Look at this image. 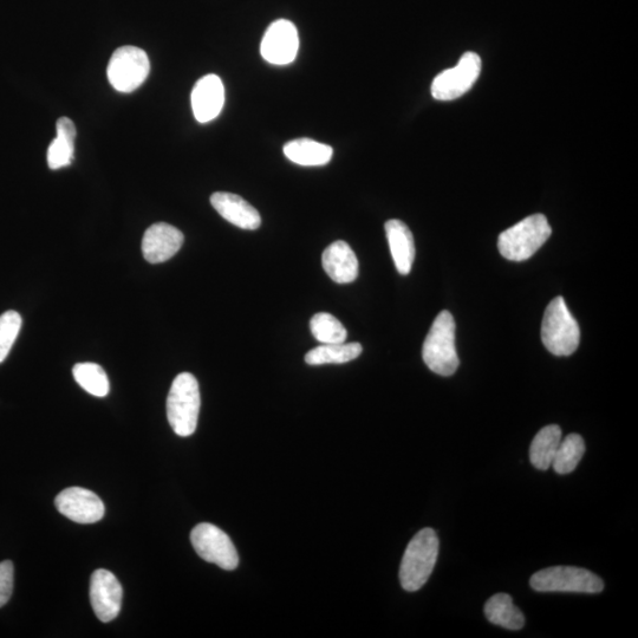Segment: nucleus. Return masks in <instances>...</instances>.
Returning <instances> with one entry per match:
<instances>
[{"instance_id":"obj_12","label":"nucleus","mask_w":638,"mask_h":638,"mask_svg":"<svg viewBox=\"0 0 638 638\" xmlns=\"http://www.w3.org/2000/svg\"><path fill=\"white\" fill-rule=\"evenodd\" d=\"M123 590L117 578L108 570H96L90 581V602L103 623L112 622L121 611Z\"/></svg>"},{"instance_id":"obj_15","label":"nucleus","mask_w":638,"mask_h":638,"mask_svg":"<svg viewBox=\"0 0 638 638\" xmlns=\"http://www.w3.org/2000/svg\"><path fill=\"white\" fill-rule=\"evenodd\" d=\"M211 204L221 217L239 229L253 231L262 224V218L256 208L237 194L214 193Z\"/></svg>"},{"instance_id":"obj_18","label":"nucleus","mask_w":638,"mask_h":638,"mask_svg":"<svg viewBox=\"0 0 638 638\" xmlns=\"http://www.w3.org/2000/svg\"><path fill=\"white\" fill-rule=\"evenodd\" d=\"M57 136L48 149L50 169H61L73 162L76 140V126L68 117H61L56 123Z\"/></svg>"},{"instance_id":"obj_4","label":"nucleus","mask_w":638,"mask_h":638,"mask_svg":"<svg viewBox=\"0 0 638 638\" xmlns=\"http://www.w3.org/2000/svg\"><path fill=\"white\" fill-rule=\"evenodd\" d=\"M551 226L543 214H533L500 234L498 249L512 262L530 259L551 237Z\"/></svg>"},{"instance_id":"obj_19","label":"nucleus","mask_w":638,"mask_h":638,"mask_svg":"<svg viewBox=\"0 0 638 638\" xmlns=\"http://www.w3.org/2000/svg\"><path fill=\"white\" fill-rule=\"evenodd\" d=\"M284 154L295 164L309 167L329 164L334 151L330 146L315 140L297 139L286 143Z\"/></svg>"},{"instance_id":"obj_9","label":"nucleus","mask_w":638,"mask_h":638,"mask_svg":"<svg viewBox=\"0 0 638 638\" xmlns=\"http://www.w3.org/2000/svg\"><path fill=\"white\" fill-rule=\"evenodd\" d=\"M481 73V58L475 52H466L454 68L442 71L434 78L431 93L435 100L459 99L477 82Z\"/></svg>"},{"instance_id":"obj_16","label":"nucleus","mask_w":638,"mask_h":638,"mask_svg":"<svg viewBox=\"0 0 638 638\" xmlns=\"http://www.w3.org/2000/svg\"><path fill=\"white\" fill-rule=\"evenodd\" d=\"M323 269L332 281L348 284L358 277V259L349 244L338 240L325 249L322 256Z\"/></svg>"},{"instance_id":"obj_7","label":"nucleus","mask_w":638,"mask_h":638,"mask_svg":"<svg viewBox=\"0 0 638 638\" xmlns=\"http://www.w3.org/2000/svg\"><path fill=\"white\" fill-rule=\"evenodd\" d=\"M151 62L145 50L138 47H122L110 58L107 75L110 84L120 93H132L147 80Z\"/></svg>"},{"instance_id":"obj_22","label":"nucleus","mask_w":638,"mask_h":638,"mask_svg":"<svg viewBox=\"0 0 638 638\" xmlns=\"http://www.w3.org/2000/svg\"><path fill=\"white\" fill-rule=\"evenodd\" d=\"M360 343L322 344L305 355V362L309 366H323V364H342L356 360L362 354Z\"/></svg>"},{"instance_id":"obj_25","label":"nucleus","mask_w":638,"mask_h":638,"mask_svg":"<svg viewBox=\"0 0 638 638\" xmlns=\"http://www.w3.org/2000/svg\"><path fill=\"white\" fill-rule=\"evenodd\" d=\"M312 336L322 344L343 343L347 341L348 331L335 316L328 312H319L310 321Z\"/></svg>"},{"instance_id":"obj_3","label":"nucleus","mask_w":638,"mask_h":638,"mask_svg":"<svg viewBox=\"0 0 638 638\" xmlns=\"http://www.w3.org/2000/svg\"><path fill=\"white\" fill-rule=\"evenodd\" d=\"M423 361L433 373L452 376L459 368L455 348V322L449 311H441L429 330L422 348Z\"/></svg>"},{"instance_id":"obj_2","label":"nucleus","mask_w":638,"mask_h":638,"mask_svg":"<svg viewBox=\"0 0 638 638\" xmlns=\"http://www.w3.org/2000/svg\"><path fill=\"white\" fill-rule=\"evenodd\" d=\"M200 406L197 379L190 373L175 377L167 397V418L175 434L186 438L197 431Z\"/></svg>"},{"instance_id":"obj_5","label":"nucleus","mask_w":638,"mask_h":638,"mask_svg":"<svg viewBox=\"0 0 638 638\" xmlns=\"http://www.w3.org/2000/svg\"><path fill=\"white\" fill-rule=\"evenodd\" d=\"M542 340L545 348L556 356H570L578 348L581 330L563 297L553 299L545 310Z\"/></svg>"},{"instance_id":"obj_13","label":"nucleus","mask_w":638,"mask_h":638,"mask_svg":"<svg viewBox=\"0 0 638 638\" xmlns=\"http://www.w3.org/2000/svg\"><path fill=\"white\" fill-rule=\"evenodd\" d=\"M184 240V234L177 227L166 223L154 224L143 236V257L151 264L165 263L177 255Z\"/></svg>"},{"instance_id":"obj_26","label":"nucleus","mask_w":638,"mask_h":638,"mask_svg":"<svg viewBox=\"0 0 638 638\" xmlns=\"http://www.w3.org/2000/svg\"><path fill=\"white\" fill-rule=\"evenodd\" d=\"M22 323V316L17 311H6L0 316V363L8 357L21 331Z\"/></svg>"},{"instance_id":"obj_23","label":"nucleus","mask_w":638,"mask_h":638,"mask_svg":"<svg viewBox=\"0 0 638 638\" xmlns=\"http://www.w3.org/2000/svg\"><path fill=\"white\" fill-rule=\"evenodd\" d=\"M585 453V442L581 435L570 434L561 441L552 466L558 474H570L576 470Z\"/></svg>"},{"instance_id":"obj_21","label":"nucleus","mask_w":638,"mask_h":638,"mask_svg":"<svg viewBox=\"0 0 638 638\" xmlns=\"http://www.w3.org/2000/svg\"><path fill=\"white\" fill-rule=\"evenodd\" d=\"M487 620L496 626L510 630H520L525 626V617L512 597L507 594H497L490 598L485 605Z\"/></svg>"},{"instance_id":"obj_20","label":"nucleus","mask_w":638,"mask_h":638,"mask_svg":"<svg viewBox=\"0 0 638 638\" xmlns=\"http://www.w3.org/2000/svg\"><path fill=\"white\" fill-rule=\"evenodd\" d=\"M562 441V429L557 425L540 429L530 447L532 465L540 471H548Z\"/></svg>"},{"instance_id":"obj_6","label":"nucleus","mask_w":638,"mask_h":638,"mask_svg":"<svg viewBox=\"0 0 638 638\" xmlns=\"http://www.w3.org/2000/svg\"><path fill=\"white\" fill-rule=\"evenodd\" d=\"M531 588L539 592H581V594H600L604 583L600 577L589 570L574 566H552L540 570L530 581Z\"/></svg>"},{"instance_id":"obj_10","label":"nucleus","mask_w":638,"mask_h":638,"mask_svg":"<svg viewBox=\"0 0 638 638\" xmlns=\"http://www.w3.org/2000/svg\"><path fill=\"white\" fill-rule=\"evenodd\" d=\"M298 49L299 37L295 24L286 19H278L266 30L260 45V54L266 62L286 65L295 61Z\"/></svg>"},{"instance_id":"obj_24","label":"nucleus","mask_w":638,"mask_h":638,"mask_svg":"<svg viewBox=\"0 0 638 638\" xmlns=\"http://www.w3.org/2000/svg\"><path fill=\"white\" fill-rule=\"evenodd\" d=\"M75 380L87 393L96 397H106L110 383L106 371L96 363H78L73 369Z\"/></svg>"},{"instance_id":"obj_11","label":"nucleus","mask_w":638,"mask_h":638,"mask_svg":"<svg viewBox=\"0 0 638 638\" xmlns=\"http://www.w3.org/2000/svg\"><path fill=\"white\" fill-rule=\"evenodd\" d=\"M58 512L78 524H94L104 517V504L94 492L81 487L62 491L55 500Z\"/></svg>"},{"instance_id":"obj_14","label":"nucleus","mask_w":638,"mask_h":638,"mask_svg":"<svg viewBox=\"0 0 638 638\" xmlns=\"http://www.w3.org/2000/svg\"><path fill=\"white\" fill-rule=\"evenodd\" d=\"M225 103L223 81L217 75H206L195 84L192 91V108L195 119L207 123L217 119Z\"/></svg>"},{"instance_id":"obj_27","label":"nucleus","mask_w":638,"mask_h":638,"mask_svg":"<svg viewBox=\"0 0 638 638\" xmlns=\"http://www.w3.org/2000/svg\"><path fill=\"white\" fill-rule=\"evenodd\" d=\"M15 566L11 561L0 563V608L10 601L15 582Z\"/></svg>"},{"instance_id":"obj_1","label":"nucleus","mask_w":638,"mask_h":638,"mask_svg":"<svg viewBox=\"0 0 638 638\" xmlns=\"http://www.w3.org/2000/svg\"><path fill=\"white\" fill-rule=\"evenodd\" d=\"M439 538L433 529H423L407 546L400 568L402 588L420 590L433 574L439 555Z\"/></svg>"},{"instance_id":"obj_17","label":"nucleus","mask_w":638,"mask_h":638,"mask_svg":"<svg viewBox=\"0 0 638 638\" xmlns=\"http://www.w3.org/2000/svg\"><path fill=\"white\" fill-rule=\"evenodd\" d=\"M392 257L400 275L412 271L415 260V244L412 231L401 220L393 219L384 225Z\"/></svg>"},{"instance_id":"obj_8","label":"nucleus","mask_w":638,"mask_h":638,"mask_svg":"<svg viewBox=\"0 0 638 638\" xmlns=\"http://www.w3.org/2000/svg\"><path fill=\"white\" fill-rule=\"evenodd\" d=\"M191 542L195 552L204 561L216 564L227 571L238 568L239 556L236 546L219 527L208 523L195 526L191 532Z\"/></svg>"}]
</instances>
